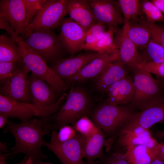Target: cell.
Listing matches in <instances>:
<instances>
[{
	"label": "cell",
	"instance_id": "e0dca14e",
	"mask_svg": "<svg viewBox=\"0 0 164 164\" xmlns=\"http://www.w3.org/2000/svg\"><path fill=\"white\" fill-rule=\"evenodd\" d=\"M164 119V98L137 113L123 127L121 130H128L137 126L149 128Z\"/></svg>",
	"mask_w": 164,
	"mask_h": 164
},
{
	"label": "cell",
	"instance_id": "83f0119b",
	"mask_svg": "<svg viewBox=\"0 0 164 164\" xmlns=\"http://www.w3.org/2000/svg\"><path fill=\"white\" fill-rule=\"evenodd\" d=\"M118 4L124 16V21L136 19L138 14L140 1L138 0H118Z\"/></svg>",
	"mask_w": 164,
	"mask_h": 164
},
{
	"label": "cell",
	"instance_id": "2e32d148",
	"mask_svg": "<svg viewBox=\"0 0 164 164\" xmlns=\"http://www.w3.org/2000/svg\"><path fill=\"white\" fill-rule=\"evenodd\" d=\"M117 60L118 50L104 54L88 63L65 82L69 86L97 77L109 63Z\"/></svg>",
	"mask_w": 164,
	"mask_h": 164
},
{
	"label": "cell",
	"instance_id": "44dd1931",
	"mask_svg": "<svg viewBox=\"0 0 164 164\" xmlns=\"http://www.w3.org/2000/svg\"><path fill=\"white\" fill-rule=\"evenodd\" d=\"M160 146L152 148L144 145L129 146L126 148L125 154L128 164H150L156 157Z\"/></svg>",
	"mask_w": 164,
	"mask_h": 164
},
{
	"label": "cell",
	"instance_id": "7402d4cb",
	"mask_svg": "<svg viewBox=\"0 0 164 164\" xmlns=\"http://www.w3.org/2000/svg\"><path fill=\"white\" fill-rule=\"evenodd\" d=\"M6 62L23 63L18 45L10 36L3 34L0 36V62Z\"/></svg>",
	"mask_w": 164,
	"mask_h": 164
},
{
	"label": "cell",
	"instance_id": "ab89813d",
	"mask_svg": "<svg viewBox=\"0 0 164 164\" xmlns=\"http://www.w3.org/2000/svg\"><path fill=\"white\" fill-rule=\"evenodd\" d=\"M10 117L7 114L0 113V128H2L5 127L9 121V118Z\"/></svg>",
	"mask_w": 164,
	"mask_h": 164
},
{
	"label": "cell",
	"instance_id": "7c38bea8",
	"mask_svg": "<svg viewBox=\"0 0 164 164\" xmlns=\"http://www.w3.org/2000/svg\"><path fill=\"white\" fill-rule=\"evenodd\" d=\"M114 40L118 50V60L129 69L145 63L138 48L128 36L124 25L121 29L114 28Z\"/></svg>",
	"mask_w": 164,
	"mask_h": 164
},
{
	"label": "cell",
	"instance_id": "4dcf8cb0",
	"mask_svg": "<svg viewBox=\"0 0 164 164\" xmlns=\"http://www.w3.org/2000/svg\"><path fill=\"white\" fill-rule=\"evenodd\" d=\"M58 132L53 130L51 136L50 142L53 143H62L74 137L76 135V131L73 127L68 125L60 128Z\"/></svg>",
	"mask_w": 164,
	"mask_h": 164
},
{
	"label": "cell",
	"instance_id": "681fc988",
	"mask_svg": "<svg viewBox=\"0 0 164 164\" xmlns=\"http://www.w3.org/2000/svg\"><path fill=\"white\" fill-rule=\"evenodd\" d=\"M29 164H32V163H30Z\"/></svg>",
	"mask_w": 164,
	"mask_h": 164
},
{
	"label": "cell",
	"instance_id": "60d3db41",
	"mask_svg": "<svg viewBox=\"0 0 164 164\" xmlns=\"http://www.w3.org/2000/svg\"><path fill=\"white\" fill-rule=\"evenodd\" d=\"M151 2L164 14V0H153Z\"/></svg>",
	"mask_w": 164,
	"mask_h": 164
},
{
	"label": "cell",
	"instance_id": "c3c4849f",
	"mask_svg": "<svg viewBox=\"0 0 164 164\" xmlns=\"http://www.w3.org/2000/svg\"><path fill=\"white\" fill-rule=\"evenodd\" d=\"M85 164H94L92 161H88L87 162H85Z\"/></svg>",
	"mask_w": 164,
	"mask_h": 164
},
{
	"label": "cell",
	"instance_id": "7dc6e473",
	"mask_svg": "<svg viewBox=\"0 0 164 164\" xmlns=\"http://www.w3.org/2000/svg\"><path fill=\"white\" fill-rule=\"evenodd\" d=\"M33 164H50L48 163H44L42 161L36 163H33Z\"/></svg>",
	"mask_w": 164,
	"mask_h": 164
},
{
	"label": "cell",
	"instance_id": "30bf717a",
	"mask_svg": "<svg viewBox=\"0 0 164 164\" xmlns=\"http://www.w3.org/2000/svg\"><path fill=\"white\" fill-rule=\"evenodd\" d=\"M30 71L24 63L21 65L7 82L1 86L0 94L12 100L31 103L28 82Z\"/></svg>",
	"mask_w": 164,
	"mask_h": 164
},
{
	"label": "cell",
	"instance_id": "f546056e",
	"mask_svg": "<svg viewBox=\"0 0 164 164\" xmlns=\"http://www.w3.org/2000/svg\"><path fill=\"white\" fill-rule=\"evenodd\" d=\"M106 27L105 25L99 22L92 25L86 32L84 49L101 38L106 31Z\"/></svg>",
	"mask_w": 164,
	"mask_h": 164
},
{
	"label": "cell",
	"instance_id": "d590c367",
	"mask_svg": "<svg viewBox=\"0 0 164 164\" xmlns=\"http://www.w3.org/2000/svg\"><path fill=\"white\" fill-rule=\"evenodd\" d=\"M136 67L164 78V62L160 63H145L139 64Z\"/></svg>",
	"mask_w": 164,
	"mask_h": 164
},
{
	"label": "cell",
	"instance_id": "f6af8a7d",
	"mask_svg": "<svg viewBox=\"0 0 164 164\" xmlns=\"http://www.w3.org/2000/svg\"><path fill=\"white\" fill-rule=\"evenodd\" d=\"M155 136L159 139L164 138V130L157 132L156 133Z\"/></svg>",
	"mask_w": 164,
	"mask_h": 164
},
{
	"label": "cell",
	"instance_id": "b9f144b4",
	"mask_svg": "<svg viewBox=\"0 0 164 164\" xmlns=\"http://www.w3.org/2000/svg\"><path fill=\"white\" fill-rule=\"evenodd\" d=\"M159 152L156 158L164 161V142L161 143Z\"/></svg>",
	"mask_w": 164,
	"mask_h": 164
},
{
	"label": "cell",
	"instance_id": "277c9868",
	"mask_svg": "<svg viewBox=\"0 0 164 164\" xmlns=\"http://www.w3.org/2000/svg\"><path fill=\"white\" fill-rule=\"evenodd\" d=\"M67 95L64 93L55 103L48 106H40L12 100L0 94V113L17 118L21 122L27 121L34 116L50 117L59 110Z\"/></svg>",
	"mask_w": 164,
	"mask_h": 164
},
{
	"label": "cell",
	"instance_id": "74e56055",
	"mask_svg": "<svg viewBox=\"0 0 164 164\" xmlns=\"http://www.w3.org/2000/svg\"><path fill=\"white\" fill-rule=\"evenodd\" d=\"M108 164H128L125 153H114L110 158Z\"/></svg>",
	"mask_w": 164,
	"mask_h": 164
},
{
	"label": "cell",
	"instance_id": "f35d334b",
	"mask_svg": "<svg viewBox=\"0 0 164 164\" xmlns=\"http://www.w3.org/2000/svg\"><path fill=\"white\" fill-rule=\"evenodd\" d=\"M6 157L2 154H0V164H28L30 158L27 155H25L23 159L18 163L9 164L6 162Z\"/></svg>",
	"mask_w": 164,
	"mask_h": 164
},
{
	"label": "cell",
	"instance_id": "5b68a950",
	"mask_svg": "<svg viewBox=\"0 0 164 164\" xmlns=\"http://www.w3.org/2000/svg\"><path fill=\"white\" fill-rule=\"evenodd\" d=\"M136 113L127 105H114L104 102L92 110L90 115L97 127L111 134L123 126Z\"/></svg>",
	"mask_w": 164,
	"mask_h": 164
},
{
	"label": "cell",
	"instance_id": "e575fe53",
	"mask_svg": "<svg viewBox=\"0 0 164 164\" xmlns=\"http://www.w3.org/2000/svg\"><path fill=\"white\" fill-rule=\"evenodd\" d=\"M46 0H24L26 11L30 23Z\"/></svg>",
	"mask_w": 164,
	"mask_h": 164
},
{
	"label": "cell",
	"instance_id": "ee69618b",
	"mask_svg": "<svg viewBox=\"0 0 164 164\" xmlns=\"http://www.w3.org/2000/svg\"><path fill=\"white\" fill-rule=\"evenodd\" d=\"M150 164H164V161L156 157Z\"/></svg>",
	"mask_w": 164,
	"mask_h": 164
},
{
	"label": "cell",
	"instance_id": "cb8c5ba5",
	"mask_svg": "<svg viewBox=\"0 0 164 164\" xmlns=\"http://www.w3.org/2000/svg\"><path fill=\"white\" fill-rule=\"evenodd\" d=\"M138 23H131L124 21L127 34L129 39L138 48L141 49L146 46L150 40V34L149 29L144 24L138 20Z\"/></svg>",
	"mask_w": 164,
	"mask_h": 164
},
{
	"label": "cell",
	"instance_id": "d6a6232c",
	"mask_svg": "<svg viewBox=\"0 0 164 164\" xmlns=\"http://www.w3.org/2000/svg\"><path fill=\"white\" fill-rule=\"evenodd\" d=\"M140 21L145 25L150 34V40L164 48V29L161 28L155 23L149 22L143 19Z\"/></svg>",
	"mask_w": 164,
	"mask_h": 164
},
{
	"label": "cell",
	"instance_id": "ba28073f",
	"mask_svg": "<svg viewBox=\"0 0 164 164\" xmlns=\"http://www.w3.org/2000/svg\"><path fill=\"white\" fill-rule=\"evenodd\" d=\"M86 141V136L78 133L62 143L45 141L43 146L52 152L62 164H85L83 159Z\"/></svg>",
	"mask_w": 164,
	"mask_h": 164
},
{
	"label": "cell",
	"instance_id": "836d02e7",
	"mask_svg": "<svg viewBox=\"0 0 164 164\" xmlns=\"http://www.w3.org/2000/svg\"><path fill=\"white\" fill-rule=\"evenodd\" d=\"M23 63L15 62H0V84L1 86L7 82L18 67Z\"/></svg>",
	"mask_w": 164,
	"mask_h": 164
},
{
	"label": "cell",
	"instance_id": "9c48e42d",
	"mask_svg": "<svg viewBox=\"0 0 164 164\" xmlns=\"http://www.w3.org/2000/svg\"><path fill=\"white\" fill-rule=\"evenodd\" d=\"M0 15L24 40L31 34L28 29L30 22L24 0H1Z\"/></svg>",
	"mask_w": 164,
	"mask_h": 164
},
{
	"label": "cell",
	"instance_id": "4fadbf2b",
	"mask_svg": "<svg viewBox=\"0 0 164 164\" xmlns=\"http://www.w3.org/2000/svg\"><path fill=\"white\" fill-rule=\"evenodd\" d=\"M94 16L109 28H116L124 22V18L118 1L113 0H88Z\"/></svg>",
	"mask_w": 164,
	"mask_h": 164
},
{
	"label": "cell",
	"instance_id": "603a6c76",
	"mask_svg": "<svg viewBox=\"0 0 164 164\" xmlns=\"http://www.w3.org/2000/svg\"><path fill=\"white\" fill-rule=\"evenodd\" d=\"M105 142V136L103 132L97 128L92 134L86 137L84 151V158L88 161L101 158L102 150Z\"/></svg>",
	"mask_w": 164,
	"mask_h": 164
},
{
	"label": "cell",
	"instance_id": "5bb4252c",
	"mask_svg": "<svg viewBox=\"0 0 164 164\" xmlns=\"http://www.w3.org/2000/svg\"><path fill=\"white\" fill-rule=\"evenodd\" d=\"M103 54L95 52L71 56L53 63L51 68L65 82L88 63Z\"/></svg>",
	"mask_w": 164,
	"mask_h": 164
},
{
	"label": "cell",
	"instance_id": "1f68e13d",
	"mask_svg": "<svg viewBox=\"0 0 164 164\" xmlns=\"http://www.w3.org/2000/svg\"><path fill=\"white\" fill-rule=\"evenodd\" d=\"M73 125L76 131L86 137L93 134L97 128L88 116L82 117Z\"/></svg>",
	"mask_w": 164,
	"mask_h": 164
},
{
	"label": "cell",
	"instance_id": "52a82bcc",
	"mask_svg": "<svg viewBox=\"0 0 164 164\" xmlns=\"http://www.w3.org/2000/svg\"><path fill=\"white\" fill-rule=\"evenodd\" d=\"M68 2V0H46L29 25V31L32 33L60 26L67 14Z\"/></svg>",
	"mask_w": 164,
	"mask_h": 164
},
{
	"label": "cell",
	"instance_id": "484cf974",
	"mask_svg": "<svg viewBox=\"0 0 164 164\" xmlns=\"http://www.w3.org/2000/svg\"><path fill=\"white\" fill-rule=\"evenodd\" d=\"M140 50L145 63L164 62V48L154 42L150 40L146 46Z\"/></svg>",
	"mask_w": 164,
	"mask_h": 164
},
{
	"label": "cell",
	"instance_id": "9a60e30c",
	"mask_svg": "<svg viewBox=\"0 0 164 164\" xmlns=\"http://www.w3.org/2000/svg\"><path fill=\"white\" fill-rule=\"evenodd\" d=\"M31 103L46 106L55 103L58 94L46 80L31 72L28 78Z\"/></svg>",
	"mask_w": 164,
	"mask_h": 164
},
{
	"label": "cell",
	"instance_id": "3957f363",
	"mask_svg": "<svg viewBox=\"0 0 164 164\" xmlns=\"http://www.w3.org/2000/svg\"><path fill=\"white\" fill-rule=\"evenodd\" d=\"M135 87L131 102L127 105L134 110H142L164 98V86L151 73L137 67L130 69Z\"/></svg>",
	"mask_w": 164,
	"mask_h": 164
},
{
	"label": "cell",
	"instance_id": "ac0fdd59",
	"mask_svg": "<svg viewBox=\"0 0 164 164\" xmlns=\"http://www.w3.org/2000/svg\"><path fill=\"white\" fill-rule=\"evenodd\" d=\"M105 93V102L114 105H126L132 101L135 93L133 80L131 74L114 83Z\"/></svg>",
	"mask_w": 164,
	"mask_h": 164
},
{
	"label": "cell",
	"instance_id": "6da1fadb",
	"mask_svg": "<svg viewBox=\"0 0 164 164\" xmlns=\"http://www.w3.org/2000/svg\"><path fill=\"white\" fill-rule=\"evenodd\" d=\"M4 128V133H10L15 140L14 145L7 153L2 154L7 159L24 154L36 163L47 158L41 148L45 141L44 137L53 129L50 117L34 118L19 123L9 121Z\"/></svg>",
	"mask_w": 164,
	"mask_h": 164
},
{
	"label": "cell",
	"instance_id": "7a4b0ae2",
	"mask_svg": "<svg viewBox=\"0 0 164 164\" xmlns=\"http://www.w3.org/2000/svg\"><path fill=\"white\" fill-rule=\"evenodd\" d=\"M92 103L88 92L84 88L73 84L64 104L50 118L52 129L56 130L64 125L73 124L84 116L90 115Z\"/></svg>",
	"mask_w": 164,
	"mask_h": 164
},
{
	"label": "cell",
	"instance_id": "ffe728a7",
	"mask_svg": "<svg viewBox=\"0 0 164 164\" xmlns=\"http://www.w3.org/2000/svg\"><path fill=\"white\" fill-rule=\"evenodd\" d=\"M67 14L86 32L98 22L88 0H68Z\"/></svg>",
	"mask_w": 164,
	"mask_h": 164
},
{
	"label": "cell",
	"instance_id": "7bdbcfd3",
	"mask_svg": "<svg viewBox=\"0 0 164 164\" xmlns=\"http://www.w3.org/2000/svg\"><path fill=\"white\" fill-rule=\"evenodd\" d=\"M8 146L7 143H2L0 141V154H5L7 153L8 151L7 149Z\"/></svg>",
	"mask_w": 164,
	"mask_h": 164
},
{
	"label": "cell",
	"instance_id": "8fae6325",
	"mask_svg": "<svg viewBox=\"0 0 164 164\" xmlns=\"http://www.w3.org/2000/svg\"><path fill=\"white\" fill-rule=\"evenodd\" d=\"M59 35L67 52L71 55L84 49L86 31L70 18H64L60 25Z\"/></svg>",
	"mask_w": 164,
	"mask_h": 164
},
{
	"label": "cell",
	"instance_id": "f1b7e54d",
	"mask_svg": "<svg viewBox=\"0 0 164 164\" xmlns=\"http://www.w3.org/2000/svg\"><path fill=\"white\" fill-rule=\"evenodd\" d=\"M140 5L146 15L147 21L155 23L164 21V15L152 2L148 0L141 1Z\"/></svg>",
	"mask_w": 164,
	"mask_h": 164
},
{
	"label": "cell",
	"instance_id": "d4e9b609",
	"mask_svg": "<svg viewBox=\"0 0 164 164\" xmlns=\"http://www.w3.org/2000/svg\"><path fill=\"white\" fill-rule=\"evenodd\" d=\"M115 28H109L101 38L84 50L101 54L111 53L118 50L114 40Z\"/></svg>",
	"mask_w": 164,
	"mask_h": 164
},
{
	"label": "cell",
	"instance_id": "8992f818",
	"mask_svg": "<svg viewBox=\"0 0 164 164\" xmlns=\"http://www.w3.org/2000/svg\"><path fill=\"white\" fill-rule=\"evenodd\" d=\"M24 41L47 63L62 59L66 50L59 35L52 30L32 33Z\"/></svg>",
	"mask_w": 164,
	"mask_h": 164
},
{
	"label": "cell",
	"instance_id": "4316f807",
	"mask_svg": "<svg viewBox=\"0 0 164 164\" xmlns=\"http://www.w3.org/2000/svg\"><path fill=\"white\" fill-rule=\"evenodd\" d=\"M118 144L121 146L127 147L129 146L144 145L155 148L159 147L160 143H158L153 137L139 138L121 133L118 138Z\"/></svg>",
	"mask_w": 164,
	"mask_h": 164
},
{
	"label": "cell",
	"instance_id": "d6986e66",
	"mask_svg": "<svg viewBox=\"0 0 164 164\" xmlns=\"http://www.w3.org/2000/svg\"><path fill=\"white\" fill-rule=\"evenodd\" d=\"M129 67L121 61L117 60L109 63L97 77L95 83L97 90L105 92L114 83L130 74Z\"/></svg>",
	"mask_w": 164,
	"mask_h": 164
},
{
	"label": "cell",
	"instance_id": "bcb514c9",
	"mask_svg": "<svg viewBox=\"0 0 164 164\" xmlns=\"http://www.w3.org/2000/svg\"><path fill=\"white\" fill-rule=\"evenodd\" d=\"M156 79L159 81L164 86V78H161L156 76Z\"/></svg>",
	"mask_w": 164,
	"mask_h": 164
},
{
	"label": "cell",
	"instance_id": "8d00e7d4",
	"mask_svg": "<svg viewBox=\"0 0 164 164\" xmlns=\"http://www.w3.org/2000/svg\"><path fill=\"white\" fill-rule=\"evenodd\" d=\"M121 132L139 138H151L152 137L151 133L149 128H145L140 126L136 127L128 130H121Z\"/></svg>",
	"mask_w": 164,
	"mask_h": 164
}]
</instances>
